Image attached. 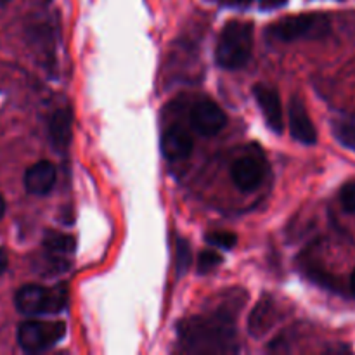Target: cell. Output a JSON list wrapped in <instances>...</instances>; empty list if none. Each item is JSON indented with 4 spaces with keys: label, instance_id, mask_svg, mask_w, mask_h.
<instances>
[{
    "label": "cell",
    "instance_id": "cell-3",
    "mask_svg": "<svg viewBox=\"0 0 355 355\" xmlns=\"http://www.w3.org/2000/svg\"><path fill=\"white\" fill-rule=\"evenodd\" d=\"M329 19L322 14H298L283 17L269 28V33L281 42H295L302 38H319L328 33Z\"/></svg>",
    "mask_w": 355,
    "mask_h": 355
},
{
    "label": "cell",
    "instance_id": "cell-17",
    "mask_svg": "<svg viewBox=\"0 0 355 355\" xmlns=\"http://www.w3.org/2000/svg\"><path fill=\"white\" fill-rule=\"evenodd\" d=\"M340 201H342L343 210L349 211V214H355V180H352V182H347L345 186L342 187Z\"/></svg>",
    "mask_w": 355,
    "mask_h": 355
},
{
    "label": "cell",
    "instance_id": "cell-8",
    "mask_svg": "<svg viewBox=\"0 0 355 355\" xmlns=\"http://www.w3.org/2000/svg\"><path fill=\"white\" fill-rule=\"evenodd\" d=\"M231 175L232 182H234V186L238 189L250 193V191H255L262 184L263 170L262 165L255 158H252V156H241L232 165Z\"/></svg>",
    "mask_w": 355,
    "mask_h": 355
},
{
    "label": "cell",
    "instance_id": "cell-11",
    "mask_svg": "<svg viewBox=\"0 0 355 355\" xmlns=\"http://www.w3.org/2000/svg\"><path fill=\"white\" fill-rule=\"evenodd\" d=\"M71 125L73 114L69 107H61L49 118V139L58 151L68 149L69 141H71Z\"/></svg>",
    "mask_w": 355,
    "mask_h": 355
},
{
    "label": "cell",
    "instance_id": "cell-19",
    "mask_svg": "<svg viewBox=\"0 0 355 355\" xmlns=\"http://www.w3.org/2000/svg\"><path fill=\"white\" fill-rule=\"evenodd\" d=\"M7 269V255L3 253V250H0V274Z\"/></svg>",
    "mask_w": 355,
    "mask_h": 355
},
{
    "label": "cell",
    "instance_id": "cell-16",
    "mask_svg": "<svg viewBox=\"0 0 355 355\" xmlns=\"http://www.w3.org/2000/svg\"><path fill=\"white\" fill-rule=\"evenodd\" d=\"M222 263V257L217 252H203L198 259V270L201 274H208Z\"/></svg>",
    "mask_w": 355,
    "mask_h": 355
},
{
    "label": "cell",
    "instance_id": "cell-2",
    "mask_svg": "<svg viewBox=\"0 0 355 355\" xmlns=\"http://www.w3.org/2000/svg\"><path fill=\"white\" fill-rule=\"evenodd\" d=\"M16 307L24 315L58 314L66 307L64 288H44L28 284L16 293Z\"/></svg>",
    "mask_w": 355,
    "mask_h": 355
},
{
    "label": "cell",
    "instance_id": "cell-12",
    "mask_svg": "<svg viewBox=\"0 0 355 355\" xmlns=\"http://www.w3.org/2000/svg\"><path fill=\"white\" fill-rule=\"evenodd\" d=\"M75 238L62 232H47L44 239V246L51 257H68L75 252Z\"/></svg>",
    "mask_w": 355,
    "mask_h": 355
},
{
    "label": "cell",
    "instance_id": "cell-22",
    "mask_svg": "<svg viewBox=\"0 0 355 355\" xmlns=\"http://www.w3.org/2000/svg\"><path fill=\"white\" fill-rule=\"evenodd\" d=\"M9 2V0H0V6H3V3H7Z\"/></svg>",
    "mask_w": 355,
    "mask_h": 355
},
{
    "label": "cell",
    "instance_id": "cell-21",
    "mask_svg": "<svg viewBox=\"0 0 355 355\" xmlns=\"http://www.w3.org/2000/svg\"><path fill=\"white\" fill-rule=\"evenodd\" d=\"M350 290H352V295L355 297V270L352 272V277H350Z\"/></svg>",
    "mask_w": 355,
    "mask_h": 355
},
{
    "label": "cell",
    "instance_id": "cell-9",
    "mask_svg": "<svg viewBox=\"0 0 355 355\" xmlns=\"http://www.w3.org/2000/svg\"><path fill=\"white\" fill-rule=\"evenodd\" d=\"M162 151L172 162L189 158L193 153V139L191 134L180 125H172L166 128L162 137Z\"/></svg>",
    "mask_w": 355,
    "mask_h": 355
},
{
    "label": "cell",
    "instance_id": "cell-10",
    "mask_svg": "<svg viewBox=\"0 0 355 355\" xmlns=\"http://www.w3.org/2000/svg\"><path fill=\"white\" fill-rule=\"evenodd\" d=\"M55 184V166L47 159L37 162L24 173V187L30 194L44 196L52 191Z\"/></svg>",
    "mask_w": 355,
    "mask_h": 355
},
{
    "label": "cell",
    "instance_id": "cell-1",
    "mask_svg": "<svg viewBox=\"0 0 355 355\" xmlns=\"http://www.w3.org/2000/svg\"><path fill=\"white\" fill-rule=\"evenodd\" d=\"M253 52V23L232 19L225 23L215 49V61L220 68L239 69L250 61Z\"/></svg>",
    "mask_w": 355,
    "mask_h": 355
},
{
    "label": "cell",
    "instance_id": "cell-14",
    "mask_svg": "<svg viewBox=\"0 0 355 355\" xmlns=\"http://www.w3.org/2000/svg\"><path fill=\"white\" fill-rule=\"evenodd\" d=\"M175 269L179 276L186 274V270L191 266V248L186 239H177L175 243Z\"/></svg>",
    "mask_w": 355,
    "mask_h": 355
},
{
    "label": "cell",
    "instance_id": "cell-6",
    "mask_svg": "<svg viewBox=\"0 0 355 355\" xmlns=\"http://www.w3.org/2000/svg\"><path fill=\"white\" fill-rule=\"evenodd\" d=\"M253 97H255L257 104H259L260 111H262L266 123L269 128L276 134H281L284 130V120H283V104H281L279 94L276 89L269 85H259L253 87Z\"/></svg>",
    "mask_w": 355,
    "mask_h": 355
},
{
    "label": "cell",
    "instance_id": "cell-7",
    "mask_svg": "<svg viewBox=\"0 0 355 355\" xmlns=\"http://www.w3.org/2000/svg\"><path fill=\"white\" fill-rule=\"evenodd\" d=\"M290 132L293 139H297L302 144L312 146L318 142V130H315L314 123H312L311 116L307 113L304 101L300 97L295 96L290 103Z\"/></svg>",
    "mask_w": 355,
    "mask_h": 355
},
{
    "label": "cell",
    "instance_id": "cell-15",
    "mask_svg": "<svg viewBox=\"0 0 355 355\" xmlns=\"http://www.w3.org/2000/svg\"><path fill=\"white\" fill-rule=\"evenodd\" d=\"M207 243L208 245L215 246V248H222V250H232L238 243V238H236L232 232H225V231H215L207 234Z\"/></svg>",
    "mask_w": 355,
    "mask_h": 355
},
{
    "label": "cell",
    "instance_id": "cell-4",
    "mask_svg": "<svg viewBox=\"0 0 355 355\" xmlns=\"http://www.w3.org/2000/svg\"><path fill=\"white\" fill-rule=\"evenodd\" d=\"M64 335V322L24 321L17 328V343L24 352L40 354L58 345Z\"/></svg>",
    "mask_w": 355,
    "mask_h": 355
},
{
    "label": "cell",
    "instance_id": "cell-18",
    "mask_svg": "<svg viewBox=\"0 0 355 355\" xmlns=\"http://www.w3.org/2000/svg\"><path fill=\"white\" fill-rule=\"evenodd\" d=\"M252 2L253 0H227V3H231V6H236V7H246Z\"/></svg>",
    "mask_w": 355,
    "mask_h": 355
},
{
    "label": "cell",
    "instance_id": "cell-5",
    "mask_svg": "<svg viewBox=\"0 0 355 355\" xmlns=\"http://www.w3.org/2000/svg\"><path fill=\"white\" fill-rule=\"evenodd\" d=\"M191 123L201 135H217L227 125V116L222 107L211 99H200L191 110Z\"/></svg>",
    "mask_w": 355,
    "mask_h": 355
},
{
    "label": "cell",
    "instance_id": "cell-13",
    "mask_svg": "<svg viewBox=\"0 0 355 355\" xmlns=\"http://www.w3.org/2000/svg\"><path fill=\"white\" fill-rule=\"evenodd\" d=\"M333 130L343 146L355 149V118H338L333 123Z\"/></svg>",
    "mask_w": 355,
    "mask_h": 355
},
{
    "label": "cell",
    "instance_id": "cell-20",
    "mask_svg": "<svg viewBox=\"0 0 355 355\" xmlns=\"http://www.w3.org/2000/svg\"><path fill=\"white\" fill-rule=\"evenodd\" d=\"M3 214H6V201H3L2 194H0V220H2Z\"/></svg>",
    "mask_w": 355,
    "mask_h": 355
}]
</instances>
